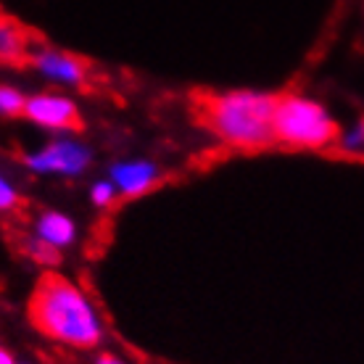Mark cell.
Here are the masks:
<instances>
[{
    "mask_svg": "<svg viewBox=\"0 0 364 364\" xmlns=\"http://www.w3.org/2000/svg\"><path fill=\"white\" fill-rule=\"evenodd\" d=\"M29 317L40 333L77 348H92L103 336L100 317L90 299L74 282L46 274L29 299Z\"/></svg>",
    "mask_w": 364,
    "mask_h": 364,
    "instance_id": "obj_1",
    "label": "cell"
},
{
    "mask_svg": "<svg viewBox=\"0 0 364 364\" xmlns=\"http://www.w3.org/2000/svg\"><path fill=\"white\" fill-rule=\"evenodd\" d=\"M277 98L254 90H235L206 103V122L214 135L240 148H259L274 140Z\"/></svg>",
    "mask_w": 364,
    "mask_h": 364,
    "instance_id": "obj_2",
    "label": "cell"
},
{
    "mask_svg": "<svg viewBox=\"0 0 364 364\" xmlns=\"http://www.w3.org/2000/svg\"><path fill=\"white\" fill-rule=\"evenodd\" d=\"M272 127L277 140L299 148H322L338 137L336 122L328 111L301 95L277 98Z\"/></svg>",
    "mask_w": 364,
    "mask_h": 364,
    "instance_id": "obj_3",
    "label": "cell"
},
{
    "mask_svg": "<svg viewBox=\"0 0 364 364\" xmlns=\"http://www.w3.org/2000/svg\"><path fill=\"white\" fill-rule=\"evenodd\" d=\"M24 164L40 174H80L90 166V151L74 140H53L29 154Z\"/></svg>",
    "mask_w": 364,
    "mask_h": 364,
    "instance_id": "obj_4",
    "label": "cell"
},
{
    "mask_svg": "<svg viewBox=\"0 0 364 364\" xmlns=\"http://www.w3.org/2000/svg\"><path fill=\"white\" fill-rule=\"evenodd\" d=\"M24 117L48 129H80V111L64 95H35L24 103Z\"/></svg>",
    "mask_w": 364,
    "mask_h": 364,
    "instance_id": "obj_5",
    "label": "cell"
},
{
    "mask_svg": "<svg viewBox=\"0 0 364 364\" xmlns=\"http://www.w3.org/2000/svg\"><path fill=\"white\" fill-rule=\"evenodd\" d=\"M156 180H159V169L151 161H119L111 166V182L124 196H137L148 191Z\"/></svg>",
    "mask_w": 364,
    "mask_h": 364,
    "instance_id": "obj_6",
    "label": "cell"
},
{
    "mask_svg": "<svg viewBox=\"0 0 364 364\" xmlns=\"http://www.w3.org/2000/svg\"><path fill=\"white\" fill-rule=\"evenodd\" d=\"M32 61H35L37 72L50 77V80H55V82L77 85V82H82V77H85V66L80 64L74 55L61 53V50H50V48H46V50L35 53Z\"/></svg>",
    "mask_w": 364,
    "mask_h": 364,
    "instance_id": "obj_7",
    "label": "cell"
},
{
    "mask_svg": "<svg viewBox=\"0 0 364 364\" xmlns=\"http://www.w3.org/2000/svg\"><path fill=\"white\" fill-rule=\"evenodd\" d=\"M35 235L43 237L46 243L55 246L58 251L66 246H72L74 243V235H77V228H74V222L66 214L61 211H46L43 217L37 219V228H35Z\"/></svg>",
    "mask_w": 364,
    "mask_h": 364,
    "instance_id": "obj_8",
    "label": "cell"
},
{
    "mask_svg": "<svg viewBox=\"0 0 364 364\" xmlns=\"http://www.w3.org/2000/svg\"><path fill=\"white\" fill-rule=\"evenodd\" d=\"M27 53V40L21 35V29L9 24V21H0V61L6 64H16Z\"/></svg>",
    "mask_w": 364,
    "mask_h": 364,
    "instance_id": "obj_9",
    "label": "cell"
},
{
    "mask_svg": "<svg viewBox=\"0 0 364 364\" xmlns=\"http://www.w3.org/2000/svg\"><path fill=\"white\" fill-rule=\"evenodd\" d=\"M27 251L35 262H40V264H55V262H58V254H61L58 248L46 243L43 237H37V235L27 243Z\"/></svg>",
    "mask_w": 364,
    "mask_h": 364,
    "instance_id": "obj_10",
    "label": "cell"
},
{
    "mask_svg": "<svg viewBox=\"0 0 364 364\" xmlns=\"http://www.w3.org/2000/svg\"><path fill=\"white\" fill-rule=\"evenodd\" d=\"M24 103H27V98L18 90H14V87H0V114H6V117L24 114Z\"/></svg>",
    "mask_w": 364,
    "mask_h": 364,
    "instance_id": "obj_11",
    "label": "cell"
},
{
    "mask_svg": "<svg viewBox=\"0 0 364 364\" xmlns=\"http://www.w3.org/2000/svg\"><path fill=\"white\" fill-rule=\"evenodd\" d=\"M90 196H92V203H95V206H109L111 200H114V196H117V185H114L111 180H100L92 185Z\"/></svg>",
    "mask_w": 364,
    "mask_h": 364,
    "instance_id": "obj_12",
    "label": "cell"
},
{
    "mask_svg": "<svg viewBox=\"0 0 364 364\" xmlns=\"http://www.w3.org/2000/svg\"><path fill=\"white\" fill-rule=\"evenodd\" d=\"M341 146L346 148V151H351V154L364 151V119L356 124V127H351L348 132L341 135Z\"/></svg>",
    "mask_w": 364,
    "mask_h": 364,
    "instance_id": "obj_13",
    "label": "cell"
},
{
    "mask_svg": "<svg viewBox=\"0 0 364 364\" xmlns=\"http://www.w3.org/2000/svg\"><path fill=\"white\" fill-rule=\"evenodd\" d=\"M16 200H18L16 188H14V185L0 174V211L14 209V206H16Z\"/></svg>",
    "mask_w": 364,
    "mask_h": 364,
    "instance_id": "obj_14",
    "label": "cell"
},
{
    "mask_svg": "<svg viewBox=\"0 0 364 364\" xmlns=\"http://www.w3.org/2000/svg\"><path fill=\"white\" fill-rule=\"evenodd\" d=\"M95 364H129V362H124V359H119V356H114V354H103V356H98Z\"/></svg>",
    "mask_w": 364,
    "mask_h": 364,
    "instance_id": "obj_15",
    "label": "cell"
},
{
    "mask_svg": "<svg viewBox=\"0 0 364 364\" xmlns=\"http://www.w3.org/2000/svg\"><path fill=\"white\" fill-rule=\"evenodd\" d=\"M0 364H16L14 362V356H11L6 348H0Z\"/></svg>",
    "mask_w": 364,
    "mask_h": 364,
    "instance_id": "obj_16",
    "label": "cell"
}]
</instances>
